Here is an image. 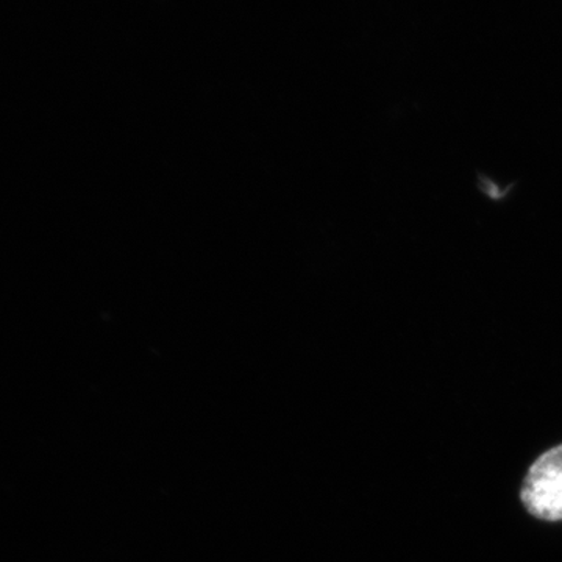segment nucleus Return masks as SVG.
Returning <instances> with one entry per match:
<instances>
[{
  "instance_id": "nucleus-1",
  "label": "nucleus",
  "mask_w": 562,
  "mask_h": 562,
  "mask_svg": "<svg viewBox=\"0 0 562 562\" xmlns=\"http://www.w3.org/2000/svg\"><path fill=\"white\" fill-rule=\"evenodd\" d=\"M520 501L546 522H562V443L543 452L525 475Z\"/></svg>"
}]
</instances>
